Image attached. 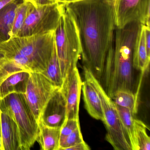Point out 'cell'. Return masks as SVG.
<instances>
[{"mask_svg":"<svg viewBox=\"0 0 150 150\" xmlns=\"http://www.w3.org/2000/svg\"><path fill=\"white\" fill-rule=\"evenodd\" d=\"M78 30L83 66L101 83L115 30L112 0H80L64 4Z\"/></svg>","mask_w":150,"mask_h":150,"instance_id":"cell-1","label":"cell"},{"mask_svg":"<svg viewBox=\"0 0 150 150\" xmlns=\"http://www.w3.org/2000/svg\"><path fill=\"white\" fill-rule=\"evenodd\" d=\"M142 25L133 22L122 28H115L114 44L108 53L101 83L110 98L118 90L134 92L133 53Z\"/></svg>","mask_w":150,"mask_h":150,"instance_id":"cell-2","label":"cell"},{"mask_svg":"<svg viewBox=\"0 0 150 150\" xmlns=\"http://www.w3.org/2000/svg\"><path fill=\"white\" fill-rule=\"evenodd\" d=\"M55 45V31L16 37L0 43V54L29 72L45 71Z\"/></svg>","mask_w":150,"mask_h":150,"instance_id":"cell-3","label":"cell"},{"mask_svg":"<svg viewBox=\"0 0 150 150\" xmlns=\"http://www.w3.org/2000/svg\"><path fill=\"white\" fill-rule=\"evenodd\" d=\"M55 43L64 80L77 67L81 52L77 27L64 3L59 22L55 31Z\"/></svg>","mask_w":150,"mask_h":150,"instance_id":"cell-4","label":"cell"},{"mask_svg":"<svg viewBox=\"0 0 150 150\" xmlns=\"http://www.w3.org/2000/svg\"><path fill=\"white\" fill-rule=\"evenodd\" d=\"M1 112L10 116L17 127L21 137V150H28L36 141L38 124L23 94L14 93L0 100Z\"/></svg>","mask_w":150,"mask_h":150,"instance_id":"cell-5","label":"cell"},{"mask_svg":"<svg viewBox=\"0 0 150 150\" xmlns=\"http://www.w3.org/2000/svg\"><path fill=\"white\" fill-rule=\"evenodd\" d=\"M91 78L101 100L104 117L103 122L107 130L105 139L115 150H132L115 104L92 73Z\"/></svg>","mask_w":150,"mask_h":150,"instance_id":"cell-6","label":"cell"},{"mask_svg":"<svg viewBox=\"0 0 150 150\" xmlns=\"http://www.w3.org/2000/svg\"><path fill=\"white\" fill-rule=\"evenodd\" d=\"M63 6V3L59 2L39 7L33 5L17 36H28L55 31Z\"/></svg>","mask_w":150,"mask_h":150,"instance_id":"cell-7","label":"cell"},{"mask_svg":"<svg viewBox=\"0 0 150 150\" xmlns=\"http://www.w3.org/2000/svg\"><path fill=\"white\" fill-rule=\"evenodd\" d=\"M59 88L42 74L30 73L23 95L38 123L48 102Z\"/></svg>","mask_w":150,"mask_h":150,"instance_id":"cell-8","label":"cell"},{"mask_svg":"<svg viewBox=\"0 0 150 150\" xmlns=\"http://www.w3.org/2000/svg\"><path fill=\"white\" fill-rule=\"evenodd\" d=\"M116 28L133 22L150 27V0H112Z\"/></svg>","mask_w":150,"mask_h":150,"instance_id":"cell-9","label":"cell"},{"mask_svg":"<svg viewBox=\"0 0 150 150\" xmlns=\"http://www.w3.org/2000/svg\"><path fill=\"white\" fill-rule=\"evenodd\" d=\"M82 84L83 81L77 67L64 79L60 89L66 102L67 119H79V111Z\"/></svg>","mask_w":150,"mask_h":150,"instance_id":"cell-10","label":"cell"},{"mask_svg":"<svg viewBox=\"0 0 150 150\" xmlns=\"http://www.w3.org/2000/svg\"><path fill=\"white\" fill-rule=\"evenodd\" d=\"M67 119L66 102L60 88L48 102L40 120L48 126L61 128Z\"/></svg>","mask_w":150,"mask_h":150,"instance_id":"cell-11","label":"cell"},{"mask_svg":"<svg viewBox=\"0 0 150 150\" xmlns=\"http://www.w3.org/2000/svg\"><path fill=\"white\" fill-rule=\"evenodd\" d=\"M83 68L84 81L81 90L85 108L92 117L103 122V110L100 95L92 82L91 72L85 67L83 66Z\"/></svg>","mask_w":150,"mask_h":150,"instance_id":"cell-12","label":"cell"},{"mask_svg":"<svg viewBox=\"0 0 150 150\" xmlns=\"http://www.w3.org/2000/svg\"><path fill=\"white\" fill-rule=\"evenodd\" d=\"M1 140L3 150H21L18 127L10 116L1 112Z\"/></svg>","mask_w":150,"mask_h":150,"instance_id":"cell-13","label":"cell"},{"mask_svg":"<svg viewBox=\"0 0 150 150\" xmlns=\"http://www.w3.org/2000/svg\"><path fill=\"white\" fill-rule=\"evenodd\" d=\"M38 124V132L36 141L42 150H59L60 128L51 127L41 120Z\"/></svg>","mask_w":150,"mask_h":150,"instance_id":"cell-14","label":"cell"},{"mask_svg":"<svg viewBox=\"0 0 150 150\" xmlns=\"http://www.w3.org/2000/svg\"><path fill=\"white\" fill-rule=\"evenodd\" d=\"M30 73L26 71L18 72L4 81L0 86V100L12 93H24Z\"/></svg>","mask_w":150,"mask_h":150,"instance_id":"cell-15","label":"cell"},{"mask_svg":"<svg viewBox=\"0 0 150 150\" xmlns=\"http://www.w3.org/2000/svg\"><path fill=\"white\" fill-rule=\"evenodd\" d=\"M23 0H16L0 9V43L11 39V32L17 6Z\"/></svg>","mask_w":150,"mask_h":150,"instance_id":"cell-16","label":"cell"},{"mask_svg":"<svg viewBox=\"0 0 150 150\" xmlns=\"http://www.w3.org/2000/svg\"><path fill=\"white\" fill-rule=\"evenodd\" d=\"M150 57L148 56L145 41L144 25H142L138 39L133 53V65L135 70L144 74L150 64Z\"/></svg>","mask_w":150,"mask_h":150,"instance_id":"cell-17","label":"cell"},{"mask_svg":"<svg viewBox=\"0 0 150 150\" xmlns=\"http://www.w3.org/2000/svg\"><path fill=\"white\" fill-rule=\"evenodd\" d=\"M139 91V89L136 92L118 90L114 93L111 99L116 105L128 109L135 115L138 111Z\"/></svg>","mask_w":150,"mask_h":150,"instance_id":"cell-18","label":"cell"},{"mask_svg":"<svg viewBox=\"0 0 150 150\" xmlns=\"http://www.w3.org/2000/svg\"><path fill=\"white\" fill-rule=\"evenodd\" d=\"M116 106L124 129L129 141L132 150H138L135 133L134 114L126 108L117 105Z\"/></svg>","mask_w":150,"mask_h":150,"instance_id":"cell-19","label":"cell"},{"mask_svg":"<svg viewBox=\"0 0 150 150\" xmlns=\"http://www.w3.org/2000/svg\"><path fill=\"white\" fill-rule=\"evenodd\" d=\"M42 74L58 87L60 88L63 85L64 79L57 55L55 43L52 55L47 67Z\"/></svg>","mask_w":150,"mask_h":150,"instance_id":"cell-20","label":"cell"},{"mask_svg":"<svg viewBox=\"0 0 150 150\" xmlns=\"http://www.w3.org/2000/svg\"><path fill=\"white\" fill-rule=\"evenodd\" d=\"M32 6L30 2L24 0L18 4L11 30V38L17 36Z\"/></svg>","mask_w":150,"mask_h":150,"instance_id":"cell-21","label":"cell"},{"mask_svg":"<svg viewBox=\"0 0 150 150\" xmlns=\"http://www.w3.org/2000/svg\"><path fill=\"white\" fill-rule=\"evenodd\" d=\"M134 124L138 150H150V138L146 132L147 126L142 121L136 118Z\"/></svg>","mask_w":150,"mask_h":150,"instance_id":"cell-22","label":"cell"},{"mask_svg":"<svg viewBox=\"0 0 150 150\" xmlns=\"http://www.w3.org/2000/svg\"><path fill=\"white\" fill-rule=\"evenodd\" d=\"M22 71H25L18 67L13 61L2 56L0 57V86L12 74Z\"/></svg>","mask_w":150,"mask_h":150,"instance_id":"cell-23","label":"cell"},{"mask_svg":"<svg viewBox=\"0 0 150 150\" xmlns=\"http://www.w3.org/2000/svg\"><path fill=\"white\" fill-rule=\"evenodd\" d=\"M84 141L80 126L74 130L59 144V150H68L71 146Z\"/></svg>","mask_w":150,"mask_h":150,"instance_id":"cell-24","label":"cell"},{"mask_svg":"<svg viewBox=\"0 0 150 150\" xmlns=\"http://www.w3.org/2000/svg\"><path fill=\"white\" fill-rule=\"evenodd\" d=\"M80 125L79 119H67L60 129L59 144Z\"/></svg>","mask_w":150,"mask_h":150,"instance_id":"cell-25","label":"cell"},{"mask_svg":"<svg viewBox=\"0 0 150 150\" xmlns=\"http://www.w3.org/2000/svg\"><path fill=\"white\" fill-rule=\"evenodd\" d=\"M26 1L30 2L35 7L53 5L58 2L57 0H26Z\"/></svg>","mask_w":150,"mask_h":150,"instance_id":"cell-26","label":"cell"},{"mask_svg":"<svg viewBox=\"0 0 150 150\" xmlns=\"http://www.w3.org/2000/svg\"><path fill=\"white\" fill-rule=\"evenodd\" d=\"M144 26L146 50L148 56L150 57V28L145 25H144Z\"/></svg>","mask_w":150,"mask_h":150,"instance_id":"cell-27","label":"cell"},{"mask_svg":"<svg viewBox=\"0 0 150 150\" xmlns=\"http://www.w3.org/2000/svg\"><path fill=\"white\" fill-rule=\"evenodd\" d=\"M90 148L89 146L85 142H81L76 144L68 148V150H89Z\"/></svg>","mask_w":150,"mask_h":150,"instance_id":"cell-28","label":"cell"},{"mask_svg":"<svg viewBox=\"0 0 150 150\" xmlns=\"http://www.w3.org/2000/svg\"><path fill=\"white\" fill-rule=\"evenodd\" d=\"M58 2H61V3H68L71 2H75V1H79L80 0H57Z\"/></svg>","mask_w":150,"mask_h":150,"instance_id":"cell-29","label":"cell"},{"mask_svg":"<svg viewBox=\"0 0 150 150\" xmlns=\"http://www.w3.org/2000/svg\"><path fill=\"white\" fill-rule=\"evenodd\" d=\"M1 110L0 109V138L1 139Z\"/></svg>","mask_w":150,"mask_h":150,"instance_id":"cell-30","label":"cell"},{"mask_svg":"<svg viewBox=\"0 0 150 150\" xmlns=\"http://www.w3.org/2000/svg\"><path fill=\"white\" fill-rule=\"evenodd\" d=\"M0 150H3V145H2V140L0 138Z\"/></svg>","mask_w":150,"mask_h":150,"instance_id":"cell-31","label":"cell"},{"mask_svg":"<svg viewBox=\"0 0 150 150\" xmlns=\"http://www.w3.org/2000/svg\"><path fill=\"white\" fill-rule=\"evenodd\" d=\"M1 56H1V54H0V57H1Z\"/></svg>","mask_w":150,"mask_h":150,"instance_id":"cell-32","label":"cell"},{"mask_svg":"<svg viewBox=\"0 0 150 150\" xmlns=\"http://www.w3.org/2000/svg\"><path fill=\"white\" fill-rule=\"evenodd\" d=\"M24 1H26V0H24Z\"/></svg>","mask_w":150,"mask_h":150,"instance_id":"cell-33","label":"cell"}]
</instances>
